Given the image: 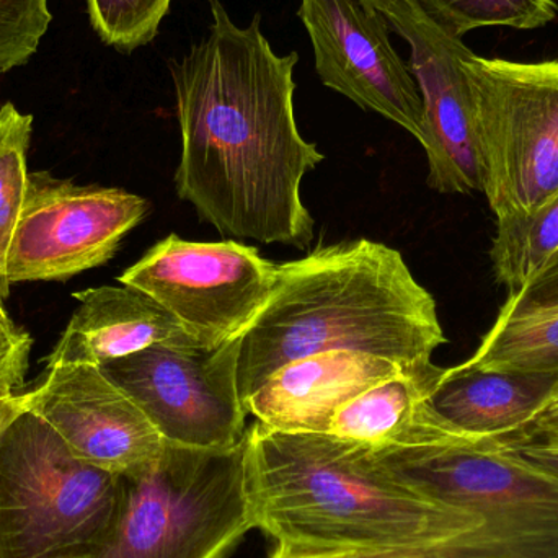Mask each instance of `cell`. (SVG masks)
Here are the masks:
<instances>
[{"label": "cell", "instance_id": "cell-32", "mask_svg": "<svg viewBox=\"0 0 558 558\" xmlns=\"http://www.w3.org/2000/svg\"><path fill=\"white\" fill-rule=\"evenodd\" d=\"M436 558H477V557L458 556V554H451V553H448V550H445V553L439 554V556Z\"/></svg>", "mask_w": 558, "mask_h": 558}, {"label": "cell", "instance_id": "cell-31", "mask_svg": "<svg viewBox=\"0 0 558 558\" xmlns=\"http://www.w3.org/2000/svg\"><path fill=\"white\" fill-rule=\"evenodd\" d=\"M26 331L20 330L12 318L5 312V307L0 304V343H7V341H15L22 338Z\"/></svg>", "mask_w": 558, "mask_h": 558}, {"label": "cell", "instance_id": "cell-16", "mask_svg": "<svg viewBox=\"0 0 558 558\" xmlns=\"http://www.w3.org/2000/svg\"><path fill=\"white\" fill-rule=\"evenodd\" d=\"M74 298L81 305L54 350L43 360L45 369L72 364L104 366L185 333L162 305L128 286L84 289Z\"/></svg>", "mask_w": 558, "mask_h": 558}, {"label": "cell", "instance_id": "cell-5", "mask_svg": "<svg viewBox=\"0 0 558 558\" xmlns=\"http://www.w3.org/2000/svg\"><path fill=\"white\" fill-rule=\"evenodd\" d=\"M123 477L81 461L33 412L0 438V558H97Z\"/></svg>", "mask_w": 558, "mask_h": 558}, {"label": "cell", "instance_id": "cell-7", "mask_svg": "<svg viewBox=\"0 0 558 558\" xmlns=\"http://www.w3.org/2000/svg\"><path fill=\"white\" fill-rule=\"evenodd\" d=\"M474 98L482 193L495 218L558 193V61L465 59Z\"/></svg>", "mask_w": 558, "mask_h": 558}, {"label": "cell", "instance_id": "cell-12", "mask_svg": "<svg viewBox=\"0 0 558 558\" xmlns=\"http://www.w3.org/2000/svg\"><path fill=\"white\" fill-rule=\"evenodd\" d=\"M26 392L29 412L48 423L75 458L101 471L126 477L166 446L146 413L100 366L45 369Z\"/></svg>", "mask_w": 558, "mask_h": 558}, {"label": "cell", "instance_id": "cell-19", "mask_svg": "<svg viewBox=\"0 0 558 558\" xmlns=\"http://www.w3.org/2000/svg\"><path fill=\"white\" fill-rule=\"evenodd\" d=\"M557 252L558 193L531 211L497 219L490 258L508 295L520 291Z\"/></svg>", "mask_w": 558, "mask_h": 558}, {"label": "cell", "instance_id": "cell-9", "mask_svg": "<svg viewBox=\"0 0 558 558\" xmlns=\"http://www.w3.org/2000/svg\"><path fill=\"white\" fill-rule=\"evenodd\" d=\"M279 265L238 241L157 242L118 281L162 305L190 337L219 347L244 337L270 301Z\"/></svg>", "mask_w": 558, "mask_h": 558}, {"label": "cell", "instance_id": "cell-4", "mask_svg": "<svg viewBox=\"0 0 558 558\" xmlns=\"http://www.w3.org/2000/svg\"><path fill=\"white\" fill-rule=\"evenodd\" d=\"M373 452L410 487L482 521L448 553L558 558V475L524 461L505 441L465 439Z\"/></svg>", "mask_w": 558, "mask_h": 558}, {"label": "cell", "instance_id": "cell-20", "mask_svg": "<svg viewBox=\"0 0 558 558\" xmlns=\"http://www.w3.org/2000/svg\"><path fill=\"white\" fill-rule=\"evenodd\" d=\"M33 117L16 110L12 101L0 108V304L9 299L10 281L7 258L13 234L22 215L28 186L29 140Z\"/></svg>", "mask_w": 558, "mask_h": 558}, {"label": "cell", "instance_id": "cell-24", "mask_svg": "<svg viewBox=\"0 0 558 558\" xmlns=\"http://www.w3.org/2000/svg\"><path fill=\"white\" fill-rule=\"evenodd\" d=\"M550 307H558V252L520 291L508 295L498 315L517 317L526 312Z\"/></svg>", "mask_w": 558, "mask_h": 558}, {"label": "cell", "instance_id": "cell-14", "mask_svg": "<svg viewBox=\"0 0 558 558\" xmlns=\"http://www.w3.org/2000/svg\"><path fill=\"white\" fill-rule=\"evenodd\" d=\"M416 363V361H413ZM412 363L361 351L311 354L271 374L244 402L247 415L282 433H328L344 403Z\"/></svg>", "mask_w": 558, "mask_h": 558}, {"label": "cell", "instance_id": "cell-18", "mask_svg": "<svg viewBox=\"0 0 558 558\" xmlns=\"http://www.w3.org/2000/svg\"><path fill=\"white\" fill-rule=\"evenodd\" d=\"M481 369L558 374V307L498 315L477 351L461 363Z\"/></svg>", "mask_w": 558, "mask_h": 558}, {"label": "cell", "instance_id": "cell-10", "mask_svg": "<svg viewBox=\"0 0 558 558\" xmlns=\"http://www.w3.org/2000/svg\"><path fill=\"white\" fill-rule=\"evenodd\" d=\"M147 213L149 202L126 190L29 172L7 258L10 284L68 281L108 264Z\"/></svg>", "mask_w": 558, "mask_h": 558}, {"label": "cell", "instance_id": "cell-3", "mask_svg": "<svg viewBox=\"0 0 558 558\" xmlns=\"http://www.w3.org/2000/svg\"><path fill=\"white\" fill-rule=\"evenodd\" d=\"M446 343L435 298L402 254L357 239L279 265L270 301L241 338L242 403L282 366L350 350L399 363L432 360Z\"/></svg>", "mask_w": 558, "mask_h": 558}, {"label": "cell", "instance_id": "cell-30", "mask_svg": "<svg viewBox=\"0 0 558 558\" xmlns=\"http://www.w3.org/2000/svg\"><path fill=\"white\" fill-rule=\"evenodd\" d=\"M524 435L536 436H550V438H558V399L534 423L533 428ZM523 436V435H521Z\"/></svg>", "mask_w": 558, "mask_h": 558}, {"label": "cell", "instance_id": "cell-26", "mask_svg": "<svg viewBox=\"0 0 558 558\" xmlns=\"http://www.w3.org/2000/svg\"><path fill=\"white\" fill-rule=\"evenodd\" d=\"M505 445L524 461L558 475V438L523 435L505 439Z\"/></svg>", "mask_w": 558, "mask_h": 558}, {"label": "cell", "instance_id": "cell-27", "mask_svg": "<svg viewBox=\"0 0 558 558\" xmlns=\"http://www.w3.org/2000/svg\"><path fill=\"white\" fill-rule=\"evenodd\" d=\"M445 550H341V553H286L275 549L270 558H436Z\"/></svg>", "mask_w": 558, "mask_h": 558}, {"label": "cell", "instance_id": "cell-1", "mask_svg": "<svg viewBox=\"0 0 558 558\" xmlns=\"http://www.w3.org/2000/svg\"><path fill=\"white\" fill-rule=\"evenodd\" d=\"M205 39L170 64L182 154L177 195L225 238L304 248L314 218L301 195L324 154L294 114L298 52L279 56L260 15L235 25L211 0Z\"/></svg>", "mask_w": 558, "mask_h": 558}, {"label": "cell", "instance_id": "cell-21", "mask_svg": "<svg viewBox=\"0 0 558 558\" xmlns=\"http://www.w3.org/2000/svg\"><path fill=\"white\" fill-rule=\"evenodd\" d=\"M423 15L446 35L462 39L478 28H544L554 22L556 0H415Z\"/></svg>", "mask_w": 558, "mask_h": 558}, {"label": "cell", "instance_id": "cell-23", "mask_svg": "<svg viewBox=\"0 0 558 558\" xmlns=\"http://www.w3.org/2000/svg\"><path fill=\"white\" fill-rule=\"evenodd\" d=\"M51 22L49 0H0V74L29 61Z\"/></svg>", "mask_w": 558, "mask_h": 558}, {"label": "cell", "instance_id": "cell-17", "mask_svg": "<svg viewBox=\"0 0 558 558\" xmlns=\"http://www.w3.org/2000/svg\"><path fill=\"white\" fill-rule=\"evenodd\" d=\"M445 367L416 361L396 376L364 390L344 403L328 435L373 449L438 441L456 432L436 413L432 397Z\"/></svg>", "mask_w": 558, "mask_h": 558}, {"label": "cell", "instance_id": "cell-15", "mask_svg": "<svg viewBox=\"0 0 558 558\" xmlns=\"http://www.w3.org/2000/svg\"><path fill=\"white\" fill-rule=\"evenodd\" d=\"M558 399V374L448 367L432 397L433 409L472 438L505 441L533 428Z\"/></svg>", "mask_w": 558, "mask_h": 558}, {"label": "cell", "instance_id": "cell-22", "mask_svg": "<svg viewBox=\"0 0 558 558\" xmlns=\"http://www.w3.org/2000/svg\"><path fill=\"white\" fill-rule=\"evenodd\" d=\"M172 0H87L95 33L105 45L133 52L159 33Z\"/></svg>", "mask_w": 558, "mask_h": 558}, {"label": "cell", "instance_id": "cell-6", "mask_svg": "<svg viewBox=\"0 0 558 558\" xmlns=\"http://www.w3.org/2000/svg\"><path fill=\"white\" fill-rule=\"evenodd\" d=\"M252 530L245 438L229 449L166 441L123 477L117 526L97 558H222Z\"/></svg>", "mask_w": 558, "mask_h": 558}, {"label": "cell", "instance_id": "cell-8", "mask_svg": "<svg viewBox=\"0 0 558 558\" xmlns=\"http://www.w3.org/2000/svg\"><path fill=\"white\" fill-rule=\"evenodd\" d=\"M239 353L241 338L205 347L185 331L100 367L146 413L163 441L229 449L247 433Z\"/></svg>", "mask_w": 558, "mask_h": 558}, {"label": "cell", "instance_id": "cell-25", "mask_svg": "<svg viewBox=\"0 0 558 558\" xmlns=\"http://www.w3.org/2000/svg\"><path fill=\"white\" fill-rule=\"evenodd\" d=\"M32 343L28 333L19 340L0 343V390L25 389Z\"/></svg>", "mask_w": 558, "mask_h": 558}, {"label": "cell", "instance_id": "cell-28", "mask_svg": "<svg viewBox=\"0 0 558 558\" xmlns=\"http://www.w3.org/2000/svg\"><path fill=\"white\" fill-rule=\"evenodd\" d=\"M26 412H29L26 390H0V438Z\"/></svg>", "mask_w": 558, "mask_h": 558}, {"label": "cell", "instance_id": "cell-11", "mask_svg": "<svg viewBox=\"0 0 558 558\" xmlns=\"http://www.w3.org/2000/svg\"><path fill=\"white\" fill-rule=\"evenodd\" d=\"M298 15L322 84L399 124L420 143L425 105L412 69L390 43L386 16L363 0H301Z\"/></svg>", "mask_w": 558, "mask_h": 558}, {"label": "cell", "instance_id": "cell-29", "mask_svg": "<svg viewBox=\"0 0 558 558\" xmlns=\"http://www.w3.org/2000/svg\"><path fill=\"white\" fill-rule=\"evenodd\" d=\"M363 2L379 10L386 16L392 32L397 26L403 25L422 13L415 0H363Z\"/></svg>", "mask_w": 558, "mask_h": 558}, {"label": "cell", "instance_id": "cell-13", "mask_svg": "<svg viewBox=\"0 0 558 558\" xmlns=\"http://www.w3.org/2000/svg\"><path fill=\"white\" fill-rule=\"evenodd\" d=\"M410 46V69L425 105L420 141L428 160V186L442 195L482 192L474 98L465 72L471 49L429 22L423 12L393 28Z\"/></svg>", "mask_w": 558, "mask_h": 558}, {"label": "cell", "instance_id": "cell-2", "mask_svg": "<svg viewBox=\"0 0 558 558\" xmlns=\"http://www.w3.org/2000/svg\"><path fill=\"white\" fill-rule=\"evenodd\" d=\"M255 530L286 553L446 550L482 526L384 468L373 449L328 433H245Z\"/></svg>", "mask_w": 558, "mask_h": 558}]
</instances>
